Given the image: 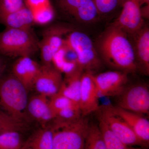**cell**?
Instances as JSON below:
<instances>
[{"label": "cell", "instance_id": "cell-17", "mask_svg": "<svg viewBox=\"0 0 149 149\" xmlns=\"http://www.w3.org/2000/svg\"><path fill=\"white\" fill-rule=\"evenodd\" d=\"M52 64L65 75L71 74L79 68L77 56L74 50L65 42L63 45L54 55Z\"/></svg>", "mask_w": 149, "mask_h": 149}, {"label": "cell", "instance_id": "cell-3", "mask_svg": "<svg viewBox=\"0 0 149 149\" xmlns=\"http://www.w3.org/2000/svg\"><path fill=\"white\" fill-rule=\"evenodd\" d=\"M39 42L31 28H8L0 32V55L30 57L39 49Z\"/></svg>", "mask_w": 149, "mask_h": 149}, {"label": "cell", "instance_id": "cell-7", "mask_svg": "<svg viewBox=\"0 0 149 149\" xmlns=\"http://www.w3.org/2000/svg\"><path fill=\"white\" fill-rule=\"evenodd\" d=\"M100 118L115 135L126 146H142V144L125 120L113 112L111 106H100L97 111Z\"/></svg>", "mask_w": 149, "mask_h": 149}, {"label": "cell", "instance_id": "cell-33", "mask_svg": "<svg viewBox=\"0 0 149 149\" xmlns=\"http://www.w3.org/2000/svg\"><path fill=\"white\" fill-rule=\"evenodd\" d=\"M141 5L143 4H146L147 5H149V0H139Z\"/></svg>", "mask_w": 149, "mask_h": 149}, {"label": "cell", "instance_id": "cell-29", "mask_svg": "<svg viewBox=\"0 0 149 149\" xmlns=\"http://www.w3.org/2000/svg\"><path fill=\"white\" fill-rule=\"evenodd\" d=\"M25 6L24 0H0V16L13 13Z\"/></svg>", "mask_w": 149, "mask_h": 149}, {"label": "cell", "instance_id": "cell-12", "mask_svg": "<svg viewBox=\"0 0 149 149\" xmlns=\"http://www.w3.org/2000/svg\"><path fill=\"white\" fill-rule=\"evenodd\" d=\"M93 74L83 72L81 77L79 106L83 116L97 111L100 107V97L93 80Z\"/></svg>", "mask_w": 149, "mask_h": 149}, {"label": "cell", "instance_id": "cell-30", "mask_svg": "<svg viewBox=\"0 0 149 149\" xmlns=\"http://www.w3.org/2000/svg\"><path fill=\"white\" fill-rule=\"evenodd\" d=\"M120 0H93L99 15L107 14L114 10Z\"/></svg>", "mask_w": 149, "mask_h": 149}, {"label": "cell", "instance_id": "cell-19", "mask_svg": "<svg viewBox=\"0 0 149 149\" xmlns=\"http://www.w3.org/2000/svg\"><path fill=\"white\" fill-rule=\"evenodd\" d=\"M0 22L6 27L15 29L31 28L34 23L32 12L26 6L13 13L0 16Z\"/></svg>", "mask_w": 149, "mask_h": 149}, {"label": "cell", "instance_id": "cell-35", "mask_svg": "<svg viewBox=\"0 0 149 149\" xmlns=\"http://www.w3.org/2000/svg\"><path fill=\"white\" fill-rule=\"evenodd\" d=\"M21 149H30V148H22Z\"/></svg>", "mask_w": 149, "mask_h": 149}, {"label": "cell", "instance_id": "cell-11", "mask_svg": "<svg viewBox=\"0 0 149 149\" xmlns=\"http://www.w3.org/2000/svg\"><path fill=\"white\" fill-rule=\"evenodd\" d=\"M63 80L61 72L53 65H42L34 82L33 89L38 94L51 98L58 93Z\"/></svg>", "mask_w": 149, "mask_h": 149}, {"label": "cell", "instance_id": "cell-34", "mask_svg": "<svg viewBox=\"0 0 149 149\" xmlns=\"http://www.w3.org/2000/svg\"><path fill=\"white\" fill-rule=\"evenodd\" d=\"M125 149H143L141 148H133L132 146H127Z\"/></svg>", "mask_w": 149, "mask_h": 149}, {"label": "cell", "instance_id": "cell-4", "mask_svg": "<svg viewBox=\"0 0 149 149\" xmlns=\"http://www.w3.org/2000/svg\"><path fill=\"white\" fill-rule=\"evenodd\" d=\"M90 123L85 116L68 124H55L53 149H84Z\"/></svg>", "mask_w": 149, "mask_h": 149}, {"label": "cell", "instance_id": "cell-26", "mask_svg": "<svg viewBox=\"0 0 149 149\" xmlns=\"http://www.w3.org/2000/svg\"><path fill=\"white\" fill-rule=\"evenodd\" d=\"M82 116L80 107H71L57 112L53 120L56 124H68L79 120Z\"/></svg>", "mask_w": 149, "mask_h": 149}, {"label": "cell", "instance_id": "cell-15", "mask_svg": "<svg viewBox=\"0 0 149 149\" xmlns=\"http://www.w3.org/2000/svg\"><path fill=\"white\" fill-rule=\"evenodd\" d=\"M41 65L30 57L18 58L14 63L12 72L28 91L33 89L35 79L40 72Z\"/></svg>", "mask_w": 149, "mask_h": 149}, {"label": "cell", "instance_id": "cell-16", "mask_svg": "<svg viewBox=\"0 0 149 149\" xmlns=\"http://www.w3.org/2000/svg\"><path fill=\"white\" fill-rule=\"evenodd\" d=\"M27 111L28 116L40 123L42 127H46L55 117L48 97L40 94L28 99Z\"/></svg>", "mask_w": 149, "mask_h": 149}, {"label": "cell", "instance_id": "cell-32", "mask_svg": "<svg viewBox=\"0 0 149 149\" xmlns=\"http://www.w3.org/2000/svg\"><path fill=\"white\" fill-rule=\"evenodd\" d=\"M6 67V62L4 59L0 55V78L3 74L4 71Z\"/></svg>", "mask_w": 149, "mask_h": 149}, {"label": "cell", "instance_id": "cell-28", "mask_svg": "<svg viewBox=\"0 0 149 149\" xmlns=\"http://www.w3.org/2000/svg\"><path fill=\"white\" fill-rule=\"evenodd\" d=\"M50 104L55 114L59 111L71 107H79V105L65 96L58 93L50 98Z\"/></svg>", "mask_w": 149, "mask_h": 149}, {"label": "cell", "instance_id": "cell-24", "mask_svg": "<svg viewBox=\"0 0 149 149\" xmlns=\"http://www.w3.org/2000/svg\"><path fill=\"white\" fill-rule=\"evenodd\" d=\"M23 146L19 131H8L0 134V149H21Z\"/></svg>", "mask_w": 149, "mask_h": 149}, {"label": "cell", "instance_id": "cell-1", "mask_svg": "<svg viewBox=\"0 0 149 149\" xmlns=\"http://www.w3.org/2000/svg\"><path fill=\"white\" fill-rule=\"evenodd\" d=\"M95 47L101 60L115 70L128 74L138 70L130 38L114 24L108 27L99 37Z\"/></svg>", "mask_w": 149, "mask_h": 149}, {"label": "cell", "instance_id": "cell-27", "mask_svg": "<svg viewBox=\"0 0 149 149\" xmlns=\"http://www.w3.org/2000/svg\"><path fill=\"white\" fill-rule=\"evenodd\" d=\"M31 12L34 23L41 25L50 23L55 17L54 11L51 3Z\"/></svg>", "mask_w": 149, "mask_h": 149}, {"label": "cell", "instance_id": "cell-8", "mask_svg": "<svg viewBox=\"0 0 149 149\" xmlns=\"http://www.w3.org/2000/svg\"><path fill=\"white\" fill-rule=\"evenodd\" d=\"M122 9L113 24L118 27L128 36H132L144 25L139 0H123Z\"/></svg>", "mask_w": 149, "mask_h": 149}, {"label": "cell", "instance_id": "cell-18", "mask_svg": "<svg viewBox=\"0 0 149 149\" xmlns=\"http://www.w3.org/2000/svg\"><path fill=\"white\" fill-rule=\"evenodd\" d=\"M83 72L78 68L71 74L65 75V78L63 80L58 92L79 105L81 77Z\"/></svg>", "mask_w": 149, "mask_h": 149}, {"label": "cell", "instance_id": "cell-9", "mask_svg": "<svg viewBox=\"0 0 149 149\" xmlns=\"http://www.w3.org/2000/svg\"><path fill=\"white\" fill-rule=\"evenodd\" d=\"M128 73L112 70L93 74L99 97L118 96L124 90L128 80Z\"/></svg>", "mask_w": 149, "mask_h": 149}, {"label": "cell", "instance_id": "cell-31", "mask_svg": "<svg viewBox=\"0 0 149 149\" xmlns=\"http://www.w3.org/2000/svg\"><path fill=\"white\" fill-rule=\"evenodd\" d=\"M24 2L31 11L50 3L49 0H25Z\"/></svg>", "mask_w": 149, "mask_h": 149}, {"label": "cell", "instance_id": "cell-13", "mask_svg": "<svg viewBox=\"0 0 149 149\" xmlns=\"http://www.w3.org/2000/svg\"><path fill=\"white\" fill-rule=\"evenodd\" d=\"M111 106L112 110L123 118L131 128L144 147L149 143V121L143 115Z\"/></svg>", "mask_w": 149, "mask_h": 149}, {"label": "cell", "instance_id": "cell-21", "mask_svg": "<svg viewBox=\"0 0 149 149\" xmlns=\"http://www.w3.org/2000/svg\"><path fill=\"white\" fill-rule=\"evenodd\" d=\"M69 29L63 26H53L44 31L43 37L47 41L54 54L63 45L65 39L63 36L69 32Z\"/></svg>", "mask_w": 149, "mask_h": 149}, {"label": "cell", "instance_id": "cell-25", "mask_svg": "<svg viewBox=\"0 0 149 149\" xmlns=\"http://www.w3.org/2000/svg\"><path fill=\"white\" fill-rule=\"evenodd\" d=\"M24 126V122L13 117L0 108V134L8 131H20Z\"/></svg>", "mask_w": 149, "mask_h": 149}, {"label": "cell", "instance_id": "cell-10", "mask_svg": "<svg viewBox=\"0 0 149 149\" xmlns=\"http://www.w3.org/2000/svg\"><path fill=\"white\" fill-rule=\"evenodd\" d=\"M58 7L77 21L91 23L99 15L93 0H57Z\"/></svg>", "mask_w": 149, "mask_h": 149}, {"label": "cell", "instance_id": "cell-5", "mask_svg": "<svg viewBox=\"0 0 149 149\" xmlns=\"http://www.w3.org/2000/svg\"><path fill=\"white\" fill-rule=\"evenodd\" d=\"M65 42L75 52L78 67L83 72L93 74L101 67L102 61L95 44L85 33L79 31L70 32Z\"/></svg>", "mask_w": 149, "mask_h": 149}, {"label": "cell", "instance_id": "cell-6", "mask_svg": "<svg viewBox=\"0 0 149 149\" xmlns=\"http://www.w3.org/2000/svg\"><path fill=\"white\" fill-rule=\"evenodd\" d=\"M117 107L144 115L149 113V90L144 84L125 87L118 96Z\"/></svg>", "mask_w": 149, "mask_h": 149}, {"label": "cell", "instance_id": "cell-22", "mask_svg": "<svg viewBox=\"0 0 149 149\" xmlns=\"http://www.w3.org/2000/svg\"><path fill=\"white\" fill-rule=\"evenodd\" d=\"M98 127L107 149H125L126 146L118 138L100 118L98 117Z\"/></svg>", "mask_w": 149, "mask_h": 149}, {"label": "cell", "instance_id": "cell-2", "mask_svg": "<svg viewBox=\"0 0 149 149\" xmlns=\"http://www.w3.org/2000/svg\"><path fill=\"white\" fill-rule=\"evenodd\" d=\"M28 92L12 73L3 74L0 78V108L17 120H27Z\"/></svg>", "mask_w": 149, "mask_h": 149}, {"label": "cell", "instance_id": "cell-23", "mask_svg": "<svg viewBox=\"0 0 149 149\" xmlns=\"http://www.w3.org/2000/svg\"><path fill=\"white\" fill-rule=\"evenodd\" d=\"M84 149H107L97 124L90 123Z\"/></svg>", "mask_w": 149, "mask_h": 149}, {"label": "cell", "instance_id": "cell-14", "mask_svg": "<svg viewBox=\"0 0 149 149\" xmlns=\"http://www.w3.org/2000/svg\"><path fill=\"white\" fill-rule=\"evenodd\" d=\"M129 37V36H128ZM134 50L138 70L146 75L149 74V29L143 27L136 34L129 37Z\"/></svg>", "mask_w": 149, "mask_h": 149}, {"label": "cell", "instance_id": "cell-20", "mask_svg": "<svg viewBox=\"0 0 149 149\" xmlns=\"http://www.w3.org/2000/svg\"><path fill=\"white\" fill-rule=\"evenodd\" d=\"M53 138L54 131L52 127H42L31 136L22 148L30 149H53Z\"/></svg>", "mask_w": 149, "mask_h": 149}]
</instances>
